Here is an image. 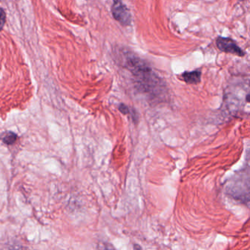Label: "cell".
<instances>
[{
	"label": "cell",
	"instance_id": "1",
	"mask_svg": "<svg viewBox=\"0 0 250 250\" xmlns=\"http://www.w3.org/2000/svg\"><path fill=\"white\" fill-rule=\"evenodd\" d=\"M125 65L135 77L139 87L143 91H152L162 84V80L143 60L131 55L125 61Z\"/></svg>",
	"mask_w": 250,
	"mask_h": 250
},
{
	"label": "cell",
	"instance_id": "2",
	"mask_svg": "<svg viewBox=\"0 0 250 250\" xmlns=\"http://www.w3.org/2000/svg\"><path fill=\"white\" fill-rule=\"evenodd\" d=\"M114 19L123 26H129L132 21L129 10L124 5L122 0H114L112 7Z\"/></svg>",
	"mask_w": 250,
	"mask_h": 250
},
{
	"label": "cell",
	"instance_id": "3",
	"mask_svg": "<svg viewBox=\"0 0 250 250\" xmlns=\"http://www.w3.org/2000/svg\"><path fill=\"white\" fill-rule=\"evenodd\" d=\"M216 46L219 50L225 53L232 54L239 57H244L245 55V52L237 45L235 42L229 38H218Z\"/></svg>",
	"mask_w": 250,
	"mask_h": 250
},
{
	"label": "cell",
	"instance_id": "4",
	"mask_svg": "<svg viewBox=\"0 0 250 250\" xmlns=\"http://www.w3.org/2000/svg\"><path fill=\"white\" fill-rule=\"evenodd\" d=\"M201 71L196 70L193 71H186L182 74L183 80L187 84H198L201 80Z\"/></svg>",
	"mask_w": 250,
	"mask_h": 250
},
{
	"label": "cell",
	"instance_id": "5",
	"mask_svg": "<svg viewBox=\"0 0 250 250\" xmlns=\"http://www.w3.org/2000/svg\"><path fill=\"white\" fill-rule=\"evenodd\" d=\"M1 140L5 144L12 145L17 141V135L12 131H8V132H5L2 134Z\"/></svg>",
	"mask_w": 250,
	"mask_h": 250
},
{
	"label": "cell",
	"instance_id": "6",
	"mask_svg": "<svg viewBox=\"0 0 250 250\" xmlns=\"http://www.w3.org/2000/svg\"><path fill=\"white\" fill-rule=\"evenodd\" d=\"M5 18H6V15L5 13L4 12L2 8H0V30H2L3 28L4 25L5 24Z\"/></svg>",
	"mask_w": 250,
	"mask_h": 250
},
{
	"label": "cell",
	"instance_id": "7",
	"mask_svg": "<svg viewBox=\"0 0 250 250\" xmlns=\"http://www.w3.org/2000/svg\"><path fill=\"white\" fill-rule=\"evenodd\" d=\"M118 109H119L120 112L124 114V115H128V114L130 113L129 108L126 105L124 104H121Z\"/></svg>",
	"mask_w": 250,
	"mask_h": 250
},
{
	"label": "cell",
	"instance_id": "8",
	"mask_svg": "<svg viewBox=\"0 0 250 250\" xmlns=\"http://www.w3.org/2000/svg\"><path fill=\"white\" fill-rule=\"evenodd\" d=\"M240 1H245V0H240Z\"/></svg>",
	"mask_w": 250,
	"mask_h": 250
}]
</instances>
